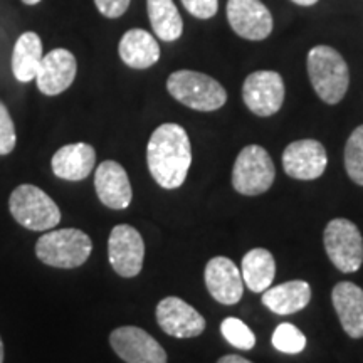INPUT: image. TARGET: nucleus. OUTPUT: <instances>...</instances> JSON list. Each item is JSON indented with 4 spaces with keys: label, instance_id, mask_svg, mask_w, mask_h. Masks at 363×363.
<instances>
[{
    "label": "nucleus",
    "instance_id": "nucleus-22",
    "mask_svg": "<svg viewBox=\"0 0 363 363\" xmlns=\"http://www.w3.org/2000/svg\"><path fill=\"white\" fill-rule=\"evenodd\" d=\"M242 281L252 293H264L276 276V262L264 247L251 249L242 257Z\"/></svg>",
    "mask_w": 363,
    "mask_h": 363
},
{
    "label": "nucleus",
    "instance_id": "nucleus-7",
    "mask_svg": "<svg viewBox=\"0 0 363 363\" xmlns=\"http://www.w3.org/2000/svg\"><path fill=\"white\" fill-rule=\"evenodd\" d=\"M325 251L340 272L352 274L363 264V238L360 229L352 220L333 219L323 234Z\"/></svg>",
    "mask_w": 363,
    "mask_h": 363
},
{
    "label": "nucleus",
    "instance_id": "nucleus-19",
    "mask_svg": "<svg viewBox=\"0 0 363 363\" xmlns=\"http://www.w3.org/2000/svg\"><path fill=\"white\" fill-rule=\"evenodd\" d=\"M118 52L131 69H148L160 59V45L148 30L130 29L121 38Z\"/></svg>",
    "mask_w": 363,
    "mask_h": 363
},
{
    "label": "nucleus",
    "instance_id": "nucleus-31",
    "mask_svg": "<svg viewBox=\"0 0 363 363\" xmlns=\"http://www.w3.org/2000/svg\"><path fill=\"white\" fill-rule=\"evenodd\" d=\"M293 4H296V6H301V7H311L315 6L318 0H291Z\"/></svg>",
    "mask_w": 363,
    "mask_h": 363
},
{
    "label": "nucleus",
    "instance_id": "nucleus-30",
    "mask_svg": "<svg viewBox=\"0 0 363 363\" xmlns=\"http://www.w3.org/2000/svg\"><path fill=\"white\" fill-rule=\"evenodd\" d=\"M217 363H252V362H249L244 357H239V355H225L222 357Z\"/></svg>",
    "mask_w": 363,
    "mask_h": 363
},
{
    "label": "nucleus",
    "instance_id": "nucleus-29",
    "mask_svg": "<svg viewBox=\"0 0 363 363\" xmlns=\"http://www.w3.org/2000/svg\"><path fill=\"white\" fill-rule=\"evenodd\" d=\"M131 0H94L99 13L108 19H118L128 11Z\"/></svg>",
    "mask_w": 363,
    "mask_h": 363
},
{
    "label": "nucleus",
    "instance_id": "nucleus-10",
    "mask_svg": "<svg viewBox=\"0 0 363 363\" xmlns=\"http://www.w3.org/2000/svg\"><path fill=\"white\" fill-rule=\"evenodd\" d=\"M111 348L126 363H167V352L138 326H120L110 335Z\"/></svg>",
    "mask_w": 363,
    "mask_h": 363
},
{
    "label": "nucleus",
    "instance_id": "nucleus-8",
    "mask_svg": "<svg viewBox=\"0 0 363 363\" xmlns=\"http://www.w3.org/2000/svg\"><path fill=\"white\" fill-rule=\"evenodd\" d=\"M108 257L111 267L121 278L138 276L145 259V242L138 230L128 224L113 227L108 239Z\"/></svg>",
    "mask_w": 363,
    "mask_h": 363
},
{
    "label": "nucleus",
    "instance_id": "nucleus-3",
    "mask_svg": "<svg viewBox=\"0 0 363 363\" xmlns=\"http://www.w3.org/2000/svg\"><path fill=\"white\" fill-rule=\"evenodd\" d=\"M93 242L89 235L79 229H51L43 234L35 244V256L40 262L59 267L74 269L89 259Z\"/></svg>",
    "mask_w": 363,
    "mask_h": 363
},
{
    "label": "nucleus",
    "instance_id": "nucleus-6",
    "mask_svg": "<svg viewBox=\"0 0 363 363\" xmlns=\"http://www.w3.org/2000/svg\"><path fill=\"white\" fill-rule=\"evenodd\" d=\"M276 169L269 153L259 145H247L239 152L233 169V187L235 192L261 195L274 184Z\"/></svg>",
    "mask_w": 363,
    "mask_h": 363
},
{
    "label": "nucleus",
    "instance_id": "nucleus-9",
    "mask_svg": "<svg viewBox=\"0 0 363 363\" xmlns=\"http://www.w3.org/2000/svg\"><path fill=\"white\" fill-rule=\"evenodd\" d=\"M242 99L257 116H272L284 103V81L276 71H256L242 84Z\"/></svg>",
    "mask_w": 363,
    "mask_h": 363
},
{
    "label": "nucleus",
    "instance_id": "nucleus-2",
    "mask_svg": "<svg viewBox=\"0 0 363 363\" xmlns=\"http://www.w3.org/2000/svg\"><path fill=\"white\" fill-rule=\"evenodd\" d=\"M308 76L321 101L337 104L350 86V71L342 54L331 45H315L308 52Z\"/></svg>",
    "mask_w": 363,
    "mask_h": 363
},
{
    "label": "nucleus",
    "instance_id": "nucleus-25",
    "mask_svg": "<svg viewBox=\"0 0 363 363\" xmlns=\"http://www.w3.org/2000/svg\"><path fill=\"white\" fill-rule=\"evenodd\" d=\"M220 333L227 342L239 350H251L256 345V335L239 318H225L220 325Z\"/></svg>",
    "mask_w": 363,
    "mask_h": 363
},
{
    "label": "nucleus",
    "instance_id": "nucleus-24",
    "mask_svg": "<svg viewBox=\"0 0 363 363\" xmlns=\"http://www.w3.org/2000/svg\"><path fill=\"white\" fill-rule=\"evenodd\" d=\"M345 169L348 177L363 187V125L352 131L345 145Z\"/></svg>",
    "mask_w": 363,
    "mask_h": 363
},
{
    "label": "nucleus",
    "instance_id": "nucleus-12",
    "mask_svg": "<svg viewBox=\"0 0 363 363\" xmlns=\"http://www.w3.org/2000/svg\"><path fill=\"white\" fill-rule=\"evenodd\" d=\"M328 165L326 150L318 140H298L283 152V169L291 179L315 180L325 174Z\"/></svg>",
    "mask_w": 363,
    "mask_h": 363
},
{
    "label": "nucleus",
    "instance_id": "nucleus-13",
    "mask_svg": "<svg viewBox=\"0 0 363 363\" xmlns=\"http://www.w3.org/2000/svg\"><path fill=\"white\" fill-rule=\"evenodd\" d=\"M158 326L175 338H194L206 330V320L195 308L177 296L163 298L157 305Z\"/></svg>",
    "mask_w": 363,
    "mask_h": 363
},
{
    "label": "nucleus",
    "instance_id": "nucleus-14",
    "mask_svg": "<svg viewBox=\"0 0 363 363\" xmlns=\"http://www.w3.org/2000/svg\"><path fill=\"white\" fill-rule=\"evenodd\" d=\"M76 72H78V62L74 54L67 49H52L49 54H44L40 61L35 74L38 89L45 96H57L74 83Z\"/></svg>",
    "mask_w": 363,
    "mask_h": 363
},
{
    "label": "nucleus",
    "instance_id": "nucleus-23",
    "mask_svg": "<svg viewBox=\"0 0 363 363\" xmlns=\"http://www.w3.org/2000/svg\"><path fill=\"white\" fill-rule=\"evenodd\" d=\"M147 11L150 24L158 39L174 43L182 38L184 21L174 0H147Z\"/></svg>",
    "mask_w": 363,
    "mask_h": 363
},
{
    "label": "nucleus",
    "instance_id": "nucleus-27",
    "mask_svg": "<svg viewBox=\"0 0 363 363\" xmlns=\"http://www.w3.org/2000/svg\"><path fill=\"white\" fill-rule=\"evenodd\" d=\"M17 143L16 126L7 106L0 101V155H9Z\"/></svg>",
    "mask_w": 363,
    "mask_h": 363
},
{
    "label": "nucleus",
    "instance_id": "nucleus-20",
    "mask_svg": "<svg viewBox=\"0 0 363 363\" xmlns=\"http://www.w3.org/2000/svg\"><path fill=\"white\" fill-rule=\"evenodd\" d=\"M311 301V288L306 281H288V283L269 286L262 293V305L276 315H293L305 310Z\"/></svg>",
    "mask_w": 363,
    "mask_h": 363
},
{
    "label": "nucleus",
    "instance_id": "nucleus-1",
    "mask_svg": "<svg viewBox=\"0 0 363 363\" xmlns=\"http://www.w3.org/2000/svg\"><path fill=\"white\" fill-rule=\"evenodd\" d=\"M148 170L162 189H179L192 165L187 131L177 123H163L153 131L147 147Z\"/></svg>",
    "mask_w": 363,
    "mask_h": 363
},
{
    "label": "nucleus",
    "instance_id": "nucleus-32",
    "mask_svg": "<svg viewBox=\"0 0 363 363\" xmlns=\"http://www.w3.org/2000/svg\"><path fill=\"white\" fill-rule=\"evenodd\" d=\"M22 2H24L26 6H35V4H39L40 0H22Z\"/></svg>",
    "mask_w": 363,
    "mask_h": 363
},
{
    "label": "nucleus",
    "instance_id": "nucleus-4",
    "mask_svg": "<svg viewBox=\"0 0 363 363\" xmlns=\"http://www.w3.org/2000/svg\"><path fill=\"white\" fill-rule=\"evenodd\" d=\"M167 89L177 101L195 111H216L227 101V91L219 81L203 72L180 69L167 79Z\"/></svg>",
    "mask_w": 363,
    "mask_h": 363
},
{
    "label": "nucleus",
    "instance_id": "nucleus-17",
    "mask_svg": "<svg viewBox=\"0 0 363 363\" xmlns=\"http://www.w3.org/2000/svg\"><path fill=\"white\" fill-rule=\"evenodd\" d=\"M331 301L345 333L353 340L363 338V289L350 281H342L331 291Z\"/></svg>",
    "mask_w": 363,
    "mask_h": 363
},
{
    "label": "nucleus",
    "instance_id": "nucleus-5",
    "mask_svg": "<svg viewBox=\"0 0 363 363\" xmlns=\"http://www.w3.org/2000/svg\"><path fill=\"white\" fill-rule=\"evenodd\" d=\"M9 211L22 227L35 233L51 230L61 222L57 203L35 185H19L9 199Z\"/></svg>",
    "mask_w": 363,
    "mask_h": 363
},
{
    "label": "nucleus",
    "instance_id": "nucleus-16",
    "mask_svg": "<svg viewBox=\"0 0 363 363\" xmlns=\"http://www.w3.org/2000/svg\"><path fill=\"white\" fill-rule=\"evenodd\" d=\"M94 189L103 206L113 211L126 208L133 199L128 174L120 163L113 160H106L98 165L96 174H94Z\"/></svg>",
    "mask_w": 363,
    "mask_h": 363
},
{
    "label": "nucleus",
    "instance_id": "nucleus-18",
    "mask_svg": "<svg viewBox=\"0 0 363 363\" xmlns=\"http://www.w3.org/2000/svg\"><path fill=\"white\" fill-rule=\"evenodd\" d=\"M51 165L57 179L71 182L84 180L96 165V152L88 143L65 145L54 153Z\"/></svg>",
    "mask_w": 363,
    "mask_h": 363
},
{
    "label": "nucleus",
    "instance_id": "nucleus-15",
    "mask_svg": "<svg viewBox=\"0 0 363 363\" xmlns=\"http://www.w3.org/2000/svg\"><path fill=\"white\" fill-rule=\"evenodd\" d=\"M203 278H206V286L208 293H211V296L214 298L216 301H219L220 305H235V303H239V299L242 298V274H240L238 266H235L229 257H212V259L207 262Z\"/></svg>",
    "mask_w": 363,
    "mask_h": 363
},
{
    "label": "nucleus",
    "instance_id": "nucleus-33",
    "mask_svg": "<svg viewBox=\"0 0 363 363\" xmlns=\"http://www.w3.org/2000/svg\"><path fill=\"white\" fill-rule=\"evenodd\" d=\"M0 363H4V343H2V338H0Z\"/></svg>",
    "mask_w": 363,
    "mask_h": 363
},
{
    "label": "nucleus",
    "instance_id": "nucleus-21",
    "mask_svg": "<svg viewBox=\"0 0 363 363\" xmlns=\"http://www.w3.org/2000/svg\"><path fill=\"white\" fill-rule=\"evenodd\" d=\"M43 40L33 30L17 39L12 51V72L19 83H30L35 79L43 61Z\"/></svg>",
    "mask_w": 363,
    "mask_h": 363
},
{
    "label": "nucleus",
    "instance_id": "nucleus-26",
    "mask_svg": "<svg viewBox=\"0 0 363 363\" xmlns=\"http://www.w3.org/2000/svg\"><path fill=\"white\" fill-rule=\"evenodd\" d=\"M272 347L281 353H299L305 350L306 337L291 323H281L272 333Z\"/></svg>",
    "mask_w": 363,
    "mask_h": 363
},
{
    "label": "nucleus",
    "instance_id": "nucleus-28",
    "mask_svg": "<svg viewBox=\"0 0 363 363\" xmlns=\"http://www.w3.org/2000/svg\"><path fill=\"white\" fill-rule=\"evenodd\" d=\"M182 4L185 11L202 21L212 19L219 9V0H182Z\"/></svg>",
    "mask_w": 363,
    "mask_h": 363
},
{
    "label": "nucleus",
    "instance_id": "nucleus-11",
    "mask_svg": "<svg viewBox=\"0 0 363 363\" xmlns=\"http://www.w3.org/2000/svg\"><path fill=\"white\" fill-rule=\"evenodd\" d=\"M227 21L239 38L264 40L274 27L272 13L261 0H227Z\"/></svg>",
    "mask_w": 363,
    "mask_h": 363
}]
</instances>
